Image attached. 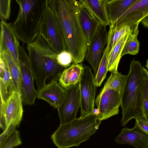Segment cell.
Returning a JSON list of instances; mask_svg holds the SVG:
<instances>
[{"instance_id":"cell-2","label":"cell","mask_w":148,"mask_h":148,"mask_svg":"<svg viewBox=\"0 0 148 148\" xmlns=\"http://www.w3.org/2000/svg\"><path fill=\"white\" fill-rule=\"evenodd\" d=\"M31 69L38 91L45 86L58 80L67 68L58 63V54L50 47L40 34L27 44Z\"/></svg>"},{"instance_id":"cell-33","label":"cell","mask_w":148,"mask_h":148,"mask_svg":"<svg viewBox=\"0 0 148 148\" xmlns=\"http://www.w3.org/2000/svg\"><path fill=\"white\" fill-rule=\"evenodd\" d=\"M135 119V124L148 135V121L144 117Z\"/></svg>"},{"instance_id":"cell-34","label":"cell","mask_w":148,"mask_h":148,"mask_svg":"<svg viewBox=\"0 0 148 148\" xmlns=\"http://www.w3.org/2000/svg\"><path fill=\"white\" fill-rule=\"evenodd\" d=\"M141 22L144 26L148 27V14L142 19Z\"/></svg>"},{"instance_id":"cell-35","label":"cell","mask_w":148,"mask_h":148,"mask_svg":"<svg viewBox=\"0 0 148 148\" xmlns=\"http://www.w3.org/2000/svg\"><path fill=\"white\" fill-rule=\"evenodd\" d=\"M93 113L97 115V116L99 115L100 113V112L98 108H96L94 109L93 111Z\"/></svg>"},{"instance_id":"cell-17","label":"cell","mask_w":148,"mask_h":148,"mask_svg":"<svg viewBox=\"0 0 148 148\" xmlns=\"http://www.w3.org/2000/svg\"><path fill=\"white\" fill-rule=\"evenodd\" d=\"M66 95L65 89L54 81L46 85L38 91L37 98L49 103L57 109L62 103Z\"/></svg>"},{"instance_id":"cell-30","label":"cell","mask_w":148,"mask_h":148,"mask_svg":"<svg viewBox=\"0 0 148 148\" xmlns=\"http://www.w3.org/2000/svg\"><path fill=\"white\" fill-rule=\"evenodd\" d=\"M11 0H0V16L1 21H5L10 17Z\"/></svg>"},{"instance_id":"cell-10","label":"cell","mask_w":148,"mask_h":148,"mask_svg":"<svg viewBox=\"0 0 148 148\" xmlns=\"http://www.w3.org/2000/svg\"><path fill=\"white\" fill-rule=\"evenodd\" d=\"M66 95L64 100L57 109L60 125L71 122L76 118L80 107L81 98L79 84L72 85L65 89Z\"/></svg>"},{"instance_id":"cell-9","label":"cell","mask_w":148,"mask_h":148,"mask_svg":"<svg viewBox=\"0 0 148 148\" xmlns=\"http://www.w3.org/2000/svg\"><path fill=\"white\" fill-rule=\"evenodd\" d=\"M84 69L79 82L81 98L80 116L93 111L97 86L90 66L83 65Z\"/></svg>"},{"instance_id":"cell-15","label":"cell","mask_w":148,"mask_h":148,"mask_svg":"<svg viewBox=\"0 0 148 148\" xmlns=\"http://www.w3.org/2000/svg\"><path fill=\"white\" fill-rule=\"evenodd\" d=\"M148 14V0H137L113 25H138Z\"/></svg>"},{"instance_id":"cell-20","label":"cell","mask_w":148,"mask_h":148,"mask_svg":"<svg viewBox=\"0 0 148 148\" xmlns=\"http://www.w3.org/2000/svg\"><path fill=\"white\" fill-rule=\"evenodd\" d=\"M81 4L100 22L101 25L110 26L105 5L106 0H80Z\"/></svg>"},{"instance_id":"cell-29","label":"cell","mask_w":148,"mask_h":148,"mask_svg":"<svg viewBox=\"0 0 148 148\" xmlns=\"http://www.w3.org/2000/svg\"><path fill=\"white\" fill-rule=\"evenodd\" d=\"M144 75L143 112L144 117L148 121V72L145 69V70Z\"/></svg>"},{"instance_id":"cell-13","label":"cell","mask_w":148,"mask_h":148,"mask_svg":"<svg viewBox=\"0 0 148 148\" xmlns=\"http://www.w3.org/2000/svg\"><path fill=\"white\" fill-rule=\"evenodd\" d=\"M0 55L8 51L20 69L19 55V43L14 33L12 24L1 21Z\"/></svg>"},{"instance_id":"cell-19","label":"cell","mask_w":148,"mask_h":148,"mask_svg":"<svg viewBox=\"0 0 148 148\" xmlns=\"http://www.w3.org/2000/svg\"><path fill=\"white\" fill-rule=\"evenodd\" d=\"M11 76L3 56H0V101L5 102L14 91Z\"/></svg>"},{"instance_id":"cell-16","label":"cell","mask_w":148,"mask_h":148,"mask_svg":"<svg viewBox=\"0 0 148 148\" xmlns=\"http://www.w3.org/2000/svg\"><path fill=\"white\" fill-rule=\"evenodd\" d=\"M80 3L79 19L88 47L96 35L101 24L90 12Z\"/></svg>"},{"instance_id":"cell-22","label":"cell","mask_w":148,"mask_h":148,"mask_svg":"<svg viewBox=\"0 0 148 148\" xmlns=\"http://www.w3.org/2000/svg\"><path fill=\"white\" fill-rule=\"evenodd\" d=\"M138 25H112L110 27L106 48L108 56L115 45L124 36L133 31Z\"/></svg>"},{"instance_id":"cell-27","label":"cell","mask_w":148,"mask_h":148,"mask_svg":"<svg viewBox=\"0 0 148 148\" xmlns=\"http://www.w3.org/2000/svg\"><path fill=\"white\" fill-rule=\"evenodd\" d=\"M108 56L106 47L104 50L98 70L94 77V81L97 87L100 86L106 77L108 71Z\"/></svg>"},{"instance_id":"cell-8","label":"cell","mask_w":148,"mask_h":148,"mask_svg":"<svg viewBox=\"0 0 148 148\" xmlns=\"http://www.w3.org/2000/svg\"><path fill=\"white\" fill-rule=\"evenodd\" d=\"M22 103L21 95L15 90L5 102L0 101V126L3 131L10 125H19L23 112Z\"/></svg>"},{"instance_id":"cell-24","label":"cell","mask_w":148,"mask_h":148,"mask_svg":"<svg viewBox=\"0 0 148 148\" xmlns=\"http://www.w3.org/2000/svg\"><path fill=\"white\" fill-rule=\"evenodd\" d=\"M131 32L123 36L119 40L108 56V71L112 72L117 71L118 64L121 58V56L122 51L125 42Z\"/></svg>"},{"instance_id":"cell-18","label":"cell","mask_w":148,"mask_h":148,"mask_svg":"<svg viewBox=\"0 0 148 148\" xmlns=\"http://www.w3.org/2000/svg\"><path fill=\"white\" fill-rule=\"evenodd\" d=\"M137 0H106L109 27L113 25Z\"/></svg>"},{"instance_id":"cell-21","label":"cell","mask_w":148,"mask_h":148,"mask_svg":"<svg viewBox=\"0 0 148 148\" xmlns=\"http://www.w3.org/2000/svg\"><path fill=\"white\" fill-rule=\"evenodd\" d=\"M84 69L83 63L73 64L62 72L58 81L62 88H66L79 83Z\"/></svg>"},{"instance_id":"cell-14","label":"cell","mask_w":148,"mask_h":148,"mask_svg":"<svg viewBox=\"0 0 148 148\" xmlns=\"http://www.w3.org/2000/svg\"><path fill=\"white\" fill-rule=\"evenodd\" d=\"M115 142L131 145L135 148H148V135L135 124L132 128H122Z\"/></svg>"},{"instance_id":"cell-26","label":"cell","mask_w":148,"mask_h":148,"mask_svg":"<svg viewBox=\"0 0 148 148\" xmlns=\"http://www.w3.org/2000/svg\"><path fill=\"white\" fill-rule=\"evenodd\" d=\"M138 26L130 33L124 45L121 57L129 54L136 55L138 53L140 46V42L137 38L139 32Z\"/></svg>"},{"instance_id":"cell-23","label":"cell","mask_w":148,"mask_h":148,"mask_svg":"<svg viewBox=\"0 0 148 148\" xmlns=\"http://www.w3.org/2000/svg\"><path fill=\"white\" fill-rule=\"evenodd\" d=\"M1 55L3 57L11 76L14 90L21 95V74L20 69L8 51H5L2 55L0 56Z\"/></svg>"},{"instance_id":"cell-28","label":"cell","mask_w":148,"mask_h":148,"mask_svg":"<svg viewBox=\"0 0 148 148\" xmlns=\"http://www.w3.org/2000/svg\"><path fill=\"white\" fill-rule=\"evenodd\" d=\"M22 143L19 132L15 130L6 140L0 148H12Z\"/></svg>"},{"instance_id":"cell-12","label":"cell","mask_w":148,"mask_h":148,"mask_svg":"<svg viewBox=\"0 0 148 148\" xmlns=\"http://www.w3.org/2000/svg\"><path fill=\"white\" fill-rule=\"evenodd\" d=\"M106 26L101 25L95 37L88 47L86 55V60L96 74L102 58L104 48L107 43L108 32Z\"/></svg>"},{"instance_id":"cell-7","label":"cell","mask_w":148,"mask_h":148,"mask_svg":"<svg viewBox=\"0 0 148 148\" xmlns=\"http://www.w3.org/2000/svg\"><path fill=\"white\" fill-rule=\"evenodd\" d=\"M19 55L21 74V95L23 104L32 105L37 98L38 90L35 88L34 76L28 55L23 47L20 45Z\"/></svg>"},{"instance_id":"cell-32","label":"cell","mask_w":148,"mask_h":148,"mask_svg":"<svg viewBox=\"0 0 148 148\" xmlns=\"http://www.w3.org/2000/svg\"><path fill=\"white\" fill-rule=\"evenodd\" d=\"M16 127L14 126L10 125L1 134L0 136V147L3 145L11 133L15 130Z\"/></svg>"},{"instance_id":"cell-4","label":"cell","mask_w":148,"mask_h":148,"mask_svg":"<svg viewBox=\"0 0 148 148\" xmlns=\"http://www.w3.org/2000/svg\"><path fill=\"white\" fill-rule=\"evenodd\" d=\"M101 123L97 116L91 112L70 123L60 125L51 139L58 148L78 147L95 134Z\"/></svg>"},{"instance_id":"cell-5","label":"cell","mask_w":148,"mask_h":148,"mask_svg":"<svg viewBox=\"0 0 148 148\" xmlns=\"http://www.w3.org/2000/svg\"><path fill=\"white\" fill-rule=\"evenodd\" d=\"M19 6L17 16L12 24L18 40L23 44L33 42L39 34L44 0H16Z\"/></svg>"},{"instance_id":"cell-25","label":"cell","mask_w":148,"mask_h":148,"mask_svg":"<svg viewBox=\"0 0 148 148\" xmlns=\"http://www.w3.org/2000/svg\"><path fill=\"white\" fill-rule=\"evenodd\" d=\"M126 77L125 75L122 74L117 71H112L110 76L100 92L111 89L114 90L122 95L125 83Z\"/></svg>"},{"instance_id":"cell-31","label":"cell","mask_w":148,"mask_h":148,"mask_svg":"<svg viewBox=\"0 0 148 148\" xmlns=\"http://www.w3.org/2000/svg\"><path fill=\"white\" fill-rule=\"evenodd\" d=\"M57 60L58 63L62 66L67 68L73 64V58L71 54L66 50L58 55Z\"/></svg>"},{"instance_id":"cell-1","label":"cell","mask_w":148,"mask_h":148,"mask_svg":"<svg viewBox=\"0 0 148 148\" xmlns=\"http://www.w3.org/2000/svg\"><path fill=\"white\" fill-rule=\"evenodd\" d=\"M54 12L73 64L84 60L88 48L79 19L80 3L76 0H47Z\"/></svg>"},{"instance_id":"cell-3","label":"cell","mask_w":148,"mask_h":148,"mask_svg":"<svg viewBox=\"0 0 148 148\" xmlns=\"http://www.w3.org/2000/svg\"><path fill=\"white\" fill-rule=\"evenodd\" d=\"M145 68L138 61L133 60L122 95V112L121 124L125 126L131 119L144 117L143 92Z\"/></svg>"},{"instance_id":"cell-6","label":"cell","mask_w":148,"mask_h":148,"mask_svg":"<svg viewBox=\"0 0 148 148\" xmlns=\"http://www.w3.org/2000/svg\"><path fill=\"white\" fill-rule=\"evenodd\" d=\"M39 34L57 54L66 50L65 41L55 14L48 5L47 0L44 1Z\"/></svg>"},{"instance_id":"cell-36","label":"cell","mask_w":148,"mask_h":148,"mask_svg":"<svg viewBox=\"0 0 148 148\" xmlns=\"http://www.w3.org/2000/svg\"><path fill=\"white\" fill-rule=\"evenodd\" d=\"M146 66L147 67L148 70V59L147 60L146 62Z\"/></svg>"},{"instance_id":"cell-11","label":"cell","mask_w":148,"mask_h":148,"mask_svg":"<svg viewBox=\"0 0 148 148\" xmlns=\"http://www.w3.org/2000/svg\"><path fill=\"white\" fill-rule=\"evenodd\" d=\"M122 95L113 89H109L100 92L97 96L95 103L100 113L98 120L102 121L119 113Z\"/></svg>"}]
</instances>
